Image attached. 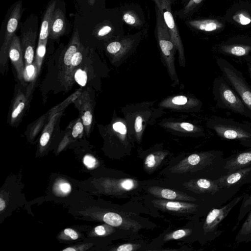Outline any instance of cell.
Here are the masks:
<instances>
[{
    "label": "cell",
    "instance_id": "cell-5",
    "mask_svg": "<svg viewBox=\"0 0 251 251\" xmlns=\"http://www.w3.org/2000/svg\"><path fill=\"white\" fill-rule=\"evenodd\" d=\"M176 0H152L155 9L161 14L170 36L178 52L179 63L184 66L185 64L184 50L179 31L176 22L172 6Z\"/></svg>",
    "mask_w": 251,
    "mask_h": 251
},
{
    "label": "cell",
    "instance_id": "cell-27",
    "mask_svg": "<svg viewBox=\"0 0 251 251\" xmlns=\"http://www.w3.org/2000/svg\"><path fill=\"white\" fill-rule=\"evenodd\" d=\"M56 189L61 194L66 195L71 192V186L70 184L67 182L61 181L58 183L56 185Z\"/></svg>",
    "mask_w": 251,
    "mask_h": 251
},
{
    "label": "cell",
    "instance_id": "cell-13",
    "mask_svg": "<svg viewBox=\"0 0 251 251\" xmlns=\"http://www.w3.org/2000/svg\"><path fill=\"white\" fill-rule=\"evenodd\" d=\"M250 177H251V166L227 173L214 181L218 184L220 190L243 183Z\"/></svg>",
    "mask_w": 251,
    "mask_h": 251
},
{
    "label": "cell",
    "instance_id": "cell-9",
    "mask_svg": "<svg viewBox=\"0 0 251 251\" xmlns=\"http://www.w3.org/2000/svg\"><path fill=\"white\" fill-rule=\"evenodd\" d=\"M244 194L234 198L227 204L220 208L211 210L204 222L203 229L205 234L217 231L220 223L227 216L231 209L241 201Z\"/></svg>",
    "mask_w": 251,
    "mask_h": 251
},
{
    "label": "cell",
    "instance_id": "cell-34",
    "mask_svg": "<svg viewBox=\"0 0 251 251\" xmlns=\"http://www.w3.org/2000/svg\"><path fill=\"white\" fill-rule=\"evenodd\" d=\"M83 130V126L81 123H77L74 126L72 135L74 138H76L79 134L82 133Z\"/></svg>",
    "mask_w": 251,
    "mask_h": 251
},
{
    "label": "cell",
    "instance_id": "cell-15",
    "mask_svg": "<svg viewBox=\"0 0 251 251\" xmlns=\"http://www.w3.org/2000/svg\"><path fill=\"white\" fill-rule=\"evenodd\" d=\"M251 9L239 8L234 5L227 11L223 19L231 24L247 26L251 24Z\"/></svg>",
    "mask_w": 251,
    "mask_h": 251
},
{
    "label": "cell",
    "instance_id": "cell-36",
    "mask_svg": "<svg viewBox=\"0 0 251 251\" xmlns=\"http://www.w3.org/2000/svg\"><path fill=\"white\" fill-rule=\"evenodd\" d=\"M64 232L73 240H76L78 238L77 233L72 228H67L64 229Z\"/></svg>",
    "mask_w": 251,
    "mask_h": 251
},
{
    "label": "cell",
    "instance_id": "cell-2",
    "mask_svg": "<svg viewBox=\"0 0 251 251\" xmlns=\"http://www.w3.org/2000/svg\"><path fill=\"white\" fill-rule=\"evenodd\" d=\"M213 93L218 107L251 119V111L223 76H218L214 80Z\"/></svg>",
    "mask_w": 251,
    "mask_h": 251
},
{
    "label": "cell",
    "instance_id": "cell-3",
    "mask_svg": "<svg viewBox=\"0 0 251 251\" xmlns=\"http://www.w3.org/2000/svg\"><path fill=\"white\" fill-rule=\"evenodd\" d=\"M155 36L161 55L172 79L178 81L175 67V55L177 51L161 13L155 9Z\"/></svg>",
    "mask_w": 251,
    "mask_h": 251
},
{
    "label": "cell",
    "instance_id": "cell-10",
    "mask_svg": "<svg viewBox=\"0 0 251 251\" xmlns=\"http://www.w3.org/2000/svg\"><path fill=\"white\" fill-rule=\"evenodd\" d=\"M119 10L124 24L139 30H143L146 21L143 10L139 5L125 4L119 8Z\"/></svg>",
    "mask_w": 251,
    "mask_h": 251
},
{
    "label": "cell",
    "instance_id": "cell-24",
    "mask_svg": "<svg viewBox=\"0 0 251 251\" xmlns=\"http://www.w3.org/2000/svg\"><path fill=\"white\" fill-rule=\"evenodd\" d=\"M251 209V194H244L242 200L241 205L239 210V213L237 219V222L233 227L232 231L235 230L239 226L240 222L244 218L245 216Z\"/></svg>",
    "mask_w": 251,
    "mask_h": 251
},
{
    "label": "cell",
    "instance_id": "cell-11",
    "mask_svg": "<svg viewBox=\"0 0 251 251\" xmlns=\"http://www.w3.org/2000/svg\"><path fill=\"white\" fill-rule=\"evenodd\" d=\"M184 24L191 30L203 33H213L223 30L225 27L226 21L220 18H190L184 21Z\"/></svg>",
    "mask_w": 251,
    "mask_h": 251
},
{
    "label": "cell",
    "instance_id": "cell-31",
    "mask_svg": "<svg viewBox=\"0 0 251 251\" xmlns=\"http://www.w3.org/2000/svg\"><path fill=\"white\" fill-rule=\"evenodd\" d=\"M83 163L88 168H93L96 165V160L94 157L86 155L83 158Z\"/></svg>",
    "mask_w": 251,
    "mask_h": 251
},
{
    "label": "cell",
    "instance_id": "cell-16",
    "mask_svg": "<svg viewBox=\"0 0 251 251\" xmlns=\"http://www.w3.org/2000/svg\"><path fill=\"white\" fill-rule=\"evenodd\" d=\"M183 185L187 189L199 194L209 193L213 195L220 190L214 180L204 178L192 179Z\"/></svg>",
    "mask_w": 251,
    "mask_h": 251
},
{
    "label": "cell",
    "instance_id": "cell-35",
    "mask_svg": "<svg viewBox=\"0 0 251 251\" xmlns=\"http://www.w3.org/2000/svg\"><path fill=\"white\" fill-rule=\"evenodd\" d=\"M83 124L85 126H89L91 124L92 115L89 111H86L82 117Z\"/></svg>",
    "mask_w": 251,
    "mask_h": 251
},
{
    "label": "cell",
    "instance_id": "cell-22",
    "mask_svg": "<svg viewBox=\"0 0 251 251\" xmlns=\"http://www.w3.org/2000/svg\"><path fill=\"white\" fill-rule=\"evenodd\" d=\"M235 241L237 244L251 241V209L235 237Z\"/></svg>",
    "mask_w": 251,
    "mask_h": 251
},
{
    "label": "cell",
    "instance_id": "cell-6",
    "mask_svg": "<svg viewBox=\"0 0 251 251\" xmlns=\"http://www.w3.org/2000/svg\"><path fill=\"white\" fill-rule=\"evenodd\" d=\"M221 153L219 151H212L192 154L172 167L170 171L182 174L200 170L211 164L216 157Z\"/></svg>",
    "mask_w": 251,
    "mask_h": 251
},
{
    "label": "cell",
    "instance_id": "cell-21",
    "mask_svg": "<svg viewBox=\"0 0 251 251\" xmlns=\"http://www.w3.org/2000/svg\"><path fill=\"white\" fill-rule=\"evenodd\" d=\"M55 5L56 1L54 0L49 4L46 10L41 23L39 41H44L48 39Z\"/></svg>",
    "mask_w": 251,
    "mask_h": 251
},
{
    "label": "cell",
    "instance_id": "cell-19",
    "mask_svg": "<svg viewBox=\"0 0 251 251\" xmlns=\"http://www.w3.org/2000/svg\"><path fill=\"white\" fill-rule=\"evenodd\" d=\"M65 29L66 22L64 14L60 9L56 8L52 16L50 35L53 38H57L64 33Z\"/></svg>",
    "mask_w": 251,
    "mask_h": 251
},
{
    "label": "cell",
    "instance_id": "cell-45",
    "mask_svg": "<svg viewBox=\"0 0 251 251\" xmlns=\"http://www.w3.org/2000/svg\"><path fill=\"white\" fill-rule=\"evenodd\" d=\"M187 0H182L181 1V4L183 3L184 2H185Z\"/></svg>",
    "mask_w": 251,
    "mask_h": 251
},
{
    "label": "cell",
    "instance_id": "cell-39",
    "mask_svg": "<svg viewBox=\"0 0 251 251\" xmlns=\"http://www.w3.org/2000/svg\"><path fill=\"white\" fill-rule=\"evenodd\" d=\"M95 232L98 235L102 236L106 233L107 230L104 226L100 225L95 227Z\"/></svg>",
    "mask_w": 251,
    "mask_h": 251
},
{
    "label": "cell",
    "instance_id": "cell-42",
    "mask_svg": "<svg viewBox=\"0 0 251 251\" xmlns=\"http://www.w3.org/2000/svg\"><path fill=\"white\" fill-rule=\"evenodd\" d=\"M247 65L248 66V70H249V74H250V78L251 79V63L247 61Z\"/></svg>",
    "mask_w": 251,
    "mask_h": 251
},
{
    "label": "cell",
    "instance_id": "cell-44",
    "mask_svg": "<svg viewBox=\"0 0 251 251\" xmlns=\"http://www.w3.org/2000/svg\"><path fill=\"white\" fill-rule=\"evenodd\" d=\"M76 250L75 249V248H66L64 250H63V251H75Z\"/></svg>",
    "mask_w": 251,
    "mask_h": 251
},
{
    "label": "cell",
    "instance_id": "cell-29",
    "mask_svg": "<svg viewBox=\"0 0 251 251\" xmlns=\"http://www.w3.org/2000/svg\"><path fill=\"white\" fill-rule=\"evenodd\" d=\"M113 129L120 134L123 137L125 136L127 133L126 126L122 122H117L113 125Z\"/></svg>",
    "mask_w": 251,
    "mask_h": 251
},
{
    "label": "cell",
    "instance_id": "cell-26",
    "mask_svg": "<svg viewBox=\"0 0 251 251\" xmlns=\"http://www.w3.org/2000/svg\"><path fill=\"white\" fill-rule=\"evenodd\" d=\"M75 79L81 86H85L87 81V75L86 72L78 69L75 74Z\"/></svg>",
    "mask_w": 251,
    "mask_h": 251
},
{
    "label": "cell",
    "instance_id": "cell-43",
    "mask_svg": "<svg viewBox=\"0 0 251 251\" xmlns=\"http://www.w3.org/2000/svg\"><path fill=\"white\" fill-rule=\"evenodd\" d=\"M88 0V3H89V4L91 6H93L95 3V2L96 1V0Z\"/></svg>",
    "mask_w": 251,
    "mask_h": 251
},
{
    "label": "cell",
    "instance_id": "cell-7",
    "mask_svg": "<svg viewBox=\"0 0 251 251\" xmlns=\"http://www.w3.org/2000/svg\"><path fill=\"white\" fill-rule=\"evenodd\" d=\"M140 30L132 34H123L109 41L106 49L110 54L116 57H123L129 53L137 47L144 33Z\"/></svg>",
    "mask_w": 251,
    "mask_h": 251
},
{
    "label": "cell",
    "instance_id": "cell-32",
    "mask_svg": "<svg viewBox=\"0 0 251 251\" xmlns=\"http://www.w3.org/2000/svg\"><path fill=\"white\" fill-rule=\"evenodd\" d=\"M135 130L138 135H140L143 130V118L140 116H138L135 120Z\"/></svg>",
    "mask_w": 251,
    "mask_h": 251
},
{
    "label": "cell",
    "instance_id": "cell-40",
    "mask_svg": "<svg viewBox=\"0 0 251 251\" xmlns=\"http://www.w3.org/2000/svg\"><path fill=\"white\" fill-rule=\"evenodd\" d=\"M35 68L34 66L32 65H29L27 66L26 68V75L28 76V78H30L32 76L34 73Z\"/></svg>",
    "mask_w": 251,
    "mask_h": 251
},
{
    "label": "cell",
    "instance_id": "cell-28",
    "mask_svg": "<svg viewBox=\"0 0 251 251\" xmlns=\"http://www.w3.org/2000/svg\"><path fill=\"white\" fill-rule=\"evenodd\" d=\"M141 246L139 244L126 243L118 246L115 250L117 251H133L138 250Z\"/></svg>",
    "mask_w": 251,
    "mask_h": 251
},
{
    "label": "cell",
    "instance_id": "cell-20",
    "mask_svg": "<svg viewBox=\"0 0 251 251\" xmlns=\"http://www.w3.org/2000/svg\"><path fill=\"white\" fill-rule=\"evenodd\" d=\"M36 37V31L31 29L24 33L22 36V46L24 50V56L28 64H31L33 60Z\"/></svg>",
    "mask_w": 251,
    "mask_h": 251
},
{
    "label": "cell",
    "instance_id": "cell-8",
    "mask_svg": "<svg viewBox=\"0 0 251 251\" xmlns=\"http://www.w3.org/2000/svg\"><path fill=\"white\" fill-rule=\"evenodd\" d=\"M218 51L222 54L233 57H250L251 53V39L247 37H234L220 44Z\"/></svg>",
    "mask_w": 251,
    "mask_h": 251
},
{
    "label": "cell",
    "instance_id": "cell-1",
    "mask_svg": "<svg viewBox=\"0 0 251 251\" xmlns=\"http://www.w3.org/2000/svg\"><path fill=\"white\" fill-rule=\"evenodd\" d=\"M208 126L222 139L236 140L242 146L251 148V126L230 118L213 116Z\"/></svg>",
    "mask_w": 251,
    "mask_h": 251
},
{
    "label": "cell",
    "instance_id": "cell-17",
    "mask_svg": "<svg viewBox=\"0 0 251 251\" xmlns=\"http://www.w3.org/2000/svg\"><path fill=\"white\" fill-rule=\"evenodd\" d=\"M251 166V149L239 152L229 157L224 169L227 173Z\"/></svg>",
    "mask_w": 251,
    "mask_h": 251
},
{
    "label": "cell",
    "instance_id": "cell-12",
    "mask_svg": "<svg viewBox=\"0 0 251 251\" xmlns=\"http://www.w3.org/2000/svg\"><path fill=\"white\" fill-rule=\"evenodd\" d=\"M152 203L155 207L161 210L183 214L195 212L198 207L195 204L184 201L164 199L154 200Z\"/></svg>",
    "mask_w": 251,
    "mask_h": 251
},
{
    "label": "cell",
    "instance_id": "cell-38",
    "mask_svg": "<svg viewBox=\"0 0 251 251\" xmlns=\"http://www.w3.org/2000/svg\"><path fill=\"white\" fill-rule=\"evenodd\" d=\"M50 134L48 132H44L41 136L40 143L41 146H45L48 143L50 139Z\"/></svg>",
    "mask_w": 251,
    "mask_h": 251
},
{
    "label": "cell",
    "instance_id": "cell-33",
    "mask_svg": "<svg viewBox=\"0 0 251 251\" xmlns=\"http://www.w3.org/2000/svg\"><path fill=\"white\" fill-rule=\"evenodd\" d=\"M82 59V55L80 51H76L71 60V65L73 66L78 65Z\"/></svg>",
    "mask_w": 251,
    "mask_h": 251
},
{
    "label": "cell",
    "instance_id": "cell-23",
    "mask_svg": "<svg viewBox=\"0 0 251 251\" xmlns=\"http://www.w3.org/2000/svg\"><path fill=\"white\" fill-rule=\"evenodd\" d=\"M167 154L166 151H156L149 154L145 159V168L148 171L154 170L160 164Z\"/></svg>",
    "mask_w": 251,
    "mask_h": 251
},
{
    "label": "cell",
    "instance_id": "cell-4",
    "mask_svg": "<svg viewBox=\"0 0 251 251\" xmlns=\"http://www.w3.org/2000/svg\"><path fill=\"white\" fill-rule=\"evenodd\" d=\"M216 62L222 76L251 111V87L243 74L224 58H218Z\"/></svg>",
    "mask_w": 251,
    "mask_h": 251
},
{
    "label": "cell",
    "instance_id": "cell-25",
    "mask_svg": "<svg viewBox=\"0 0 251 251\" xmlns=\"http://www.w3.org/2000/svg\"><path fill=\"white\" fill-rule=\"evenodd\" d=\"M192 230L190 228L179 229L167 234L164 237V241L178 240L190 235Z\"/></svg>",
    "mask_w": 251,
    "mask_h": 251
},
{
    "label": "cell",
    "instance_id": "cell-37",
    "mask_svg": "<svg viewBox=\"0 0 251 251\" xmlns=\"http://www.w3.org/2000/svg\"><path fill=\"white\" fill-rule=\"evenodd\" d=\"M25 107V103L23 102H20L17 107L14 109L12 114V117L15 118L17 117L21 113Z\"/></svg>",
    "mask_w": 251,
    "mask_h": 251
},
{
    "label": "cell",
    "instance_id": "cell-14",
    "mask_svg": "<svg viewBox=\"0 0 251 251\" xmlns=\"http://www.w3.org/2000/svg\"><path fill=\"white\" fill-rule=\"evenodd\" d=\"M148 191L153 196L159 198L171 201H195L196 199L182 192L158 186H151L149 188Z\"/></svg>",
    "mask_w": 251,
    "mask_h": 251
},
{
    "label": "cell",
    "instance_id": "cell-41",
    "mask_svg": "<svg viewBox=\"0 0 251 251\" xmlns=\"http://www.w3.org/2000/svg\"><path fill=\"white\" fill-rule=\"evenodd\" d=\"M5 207V203L4 200L0 198V211H2Z\"/></svg>",
    "mask_w": 251,
    "mask_h": 251
},
{
    "label": "cell",
    "instance_id": "cell-30",
    "mask_svg": "<svg viewBox=\"0 0 251 251\" xmlns=\"http://www.w3.org/2000/svg\"><path fill=\"white\" fill-rule=\"evenodd\" d=\"M171 102L176 105H183L188 102V99L184 96H177L172 99Z\"/></svg>",
    "mask_w": 251,
    "mask_h": 251
},
{
    "label": "cell",
    "instance_id": "cell-18",
    "mask_svg": "<svg viewBox=\"0 0 251 251\" xmlns=\"http://www.w3.org/2000/svg\"><path fill=\"white\" fill-rule=\"evenodd\" d=\"M205 0H187L181 4L179 9L174 12L176 17L184 21L191 18L201 7Z\"/></svg>",
    "mask_w": 251,
    "mask_h": 251
}]
</instances>
